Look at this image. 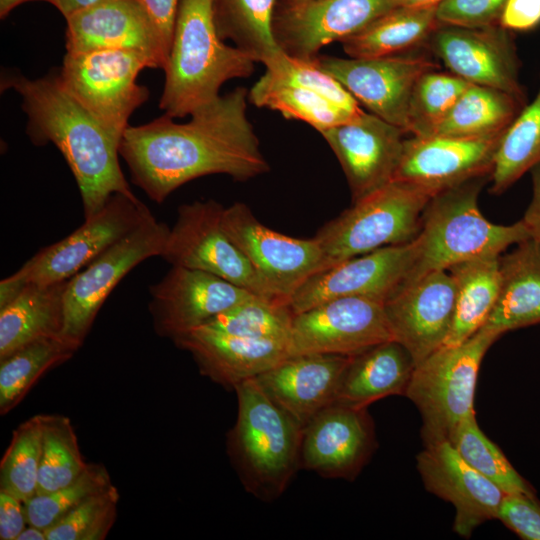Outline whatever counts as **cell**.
Returning a JSON list of instances; mask_svg holds the SVG:
<instances>
[{
  "instance_id": "53",
  "label": "cell",
  "mask_w": 540,
  "mask_h": 540,
  "mask_svg": "<svg viewBox=\"0 0 540 540\" xmlns=\"http://www.w3.org/2000/svg\"><path fill=\"white\" fill-rule=\"evenodd\" d=\"M29 1L41 0H0V17L5 18L14 8Z\"/></svg>"
},
{
  "instance_id": "15",
  "label": "cell",
  "mask_w": 540,
  "mask_h": 540,
  "mask_svg": "<svg viewBox=\"0 0 540 540\" xmlns=\"http://www.w3.org/2000/svg\"><path fill=\"white\" fill-rule=\"evenodd\" d=\"M416 259L415 239L345 260L306 280L290 297L294 314L328 300L363 297L384 301L410 275Z\"/></svg>"
},
{
  "instance_id": "39",
  "label": "cell",
  "mask_w": 540,
  "mask_h": 540,
  "mask_svg": "<svg viewBox=\"0 0 540 540\" xmlns=\"http://www.w3.org/2000/svg\"><path fill=\"white\" fill-rule=\"evenodd\" d=\"M458 454L505 494H535L534 488L508 461L477 424L475 413L465 417L448 440Z\"/></svg>"
},
{
  "instance_id": "33",
  "label": "cell",
  "mask_w": 540,
  "mask_h": 540,
  "mask_svg": "<svg viewBox=\"0 0 540 540\" xmlns=\"http://www.w3.org/2000/svg\"><path fill=\"white\" fill-rule=\"evenodd\" d=\"M248 98L257 107L278 111L287 119L303 121L319 133L363 112L348 111L314 91L279 82L266 73L251 87Z\"/></svg>"
},
{
  "instance_id": "12",
  "label": "cell",
  "mask_w": 540,
  "mask_h": 540,
  "mask_svg": "<svg viewBox=\"0 0 540 540\" xmlns=\"http://www.w3.org/2000/svg\"><path fill=\"white\" fill-rule=\"evenodd\" d=\"M224 208L212 199L180 205L161 257L172 266L206 271L257 295L276 298L224 231Z\"/></svg>"
},
{
  "instance_id": "21",
  "label": "cell",
  "mask_w": 540,
  "mask_h": 540,
  "mask_svg": "<svg viewBox=\"0 0 540 540\" xmlns=\"http://www.w3.org/2000/svg\"><path fill=\"white\" fill-rule=\"evenodd\" d=\"M399 0H315L275 11L274 36L287 54L312 59L328 44L358 33Z\"/></svg>"
},
{
  "instance_id": "43",
  "label": "cell",
  "mask_w": 540,
  "mask_h": 540,
  "mask_svg": "<svg viewBox=\"0 0 540 540\" xmlns=\"http://www.w3.org/2000/svg\"><path fill=\"white\" fill-rule=\"evenodd\" d=\"M119 493L111 484L47 528V540H103L117 516Z\"/></svg>"
},
{
  "instance_id": "11",
  "label": "cell",
  "mask_w": 540,
  "mask_h": 540,
  "mask_svg": "<svg viewBox=\"0 0 540 540\" xmlns=\"http://www.w3.org/2000/svg\"><path fill=\"white\" fill-rule=\"evenodd\" d=\"M221 223L276 298L289 302L306 280L325 269V257L315 237L301 239L276 232L263 225L244 203L225 207Z\"/></svg>"
},
{
  "instance_id": "51",
  "label": "cell",
  "mask_w": 540,
  "mask_h": 540,
  "mask_svg": "<svg viewBox=\"0 0 540 540\" xmlns=\"http://www.w3.org/2000/svg\"><path fill=\"white\" fill-rule=\"evenodd\" d=\"M55 6L66 18L111 0H41Z\"/></svg>"
},
{
  "instance_id": "5",
  "label": "cell",
  "mask_w": 540,
  "mask_h": 540,
  "mask_svg": "<svg viewBox=\"0 0 540 540\" xmlns=\"http://www.w3.org/2000/svg\"><path fill=\"white\" fill-rule=\"evenodd\" d=\"M485 178L465 182L431 198L415 238L414 266L405 282L470 259L500 256L508 247L530 239L522 220L502 225L483 216L478 197Z\"/></svg>"
},
{
  "instance_id": "1",
  "label": "cell",
  "mask_w": 540,
  "mask_h": 540,
  "mask_svg": "<svg viewBox=\"0 0 540 540\" xmlns=\"http://www.w3.org/2000/svg\"><path fill=\"white\" fill-rule=\"evenodd\" d=\"M249 91L237 87L194 111L186 123L163 116L129 126L120 142L132 182L163 202L196 178L225 174L246 181L270 170L247 115Z\"/></svg>"
},
{
  "instance_id": "22",
  "label": "cell",
  "mask_w": 540,
  "mask_h": 540,
  "mask_svg": "<svg viewBox=\"0 0 540 540\" xmlns=\"http://www.w3.org/2000/svg\"><path fill=\"white\" fill-rule=\"evenodd\" d=\"M320 134L341 165L353 202L393 181L406 139L402 128L363 111Z\"/></svg>"
},
{
  "instance_id": "10",
  "label": "cell",
  "mask_w": 540,
  "mask_h": 540,
  "mask_svg": "<svg viewBox=\"0 0 540 540\" xmlns=\"http://www.w3.org/2000/svg\"><path fill=\"white\" fill-rule=\"evenodd\" d=\"M152 217L135 195L114 194L100 211L65 238L39 250L11 277L24 285L66 281Z\"/></svg>"
},
{
  "instance_id": "46",
  "label": "cell",
  "mask_w": 540,
  "mask_h": 540,
  "mask_svg": "<svg viewBox=\"0 0 540 540\" xmlns=\"http://www.w3.org/2000/svg\"><path fill=\"white\" fill-rule=\"evenodd\" d=\"M496 519L524 540H540V501L535 494H505Z\"/></svg>"
},
{
  "instance_id": "48",
  "label": "cell",
  "mask_w": 540,
  "mask_h": 540,
  "mask_svg": "<svg viewBox=\"0 0 540 540\" xmlns=\"http://www.w3.org/2000/svg\"><path fill=\"white\" fill-rule=\"evenodd\" d=\"M500 25L509 31H529L540 25V0H507Z\"/></svg>"
},
{
  "instance_id": "32",
  "label": "cell",
  "mask_w": 540,
  "mask_h": 540,
  "mask_svg": "<svg viewBox=\"0 0 540 540\" xmlns=\"http://www.w3.org/2000/svg\"><path fill=\"white\" fill-rule=\"evenodd\" d=\"M524 105L504 91L471 84L433 135L477 138L500 134Z\"/></svg>"
},
{
  "instance_id": "9",
  "label": "cell",
  "mask_w": 540,
  "mask_h": 540,
  "mask_svg": "<svg viewBox=\"0 0 540 540\" xmlns=\"http://www.w3.org/2000/svg\"><path fill=\"white\" fill-rule=\"evenodd\" d=\"M170 228L150 218L67 280L63 336L83 345L103 303L135 266L161 256Z\"/></svg>"
},
{
  "instance_id": "25",
  "label": "cell",
  "mask_w": 540,
  "mask_h": 540,
  "mask_svg": "<svg viewBox=\"0 0 540 540\" xmlns=\"http://www.w3.org/2000/svg\"><path fill=\"white\" fill-rule=\"evenodd\" d=\"M351 356L288 355L255 379L266 394L302 427L336 401Z\"/></svg>"
},
{
  "instance_id": "38",
  "label": "cell",
  "mask_w": 540,
  "mask_h": 540,
  "mask_svg": "<svg viewBox=\"0 0 540 540\" xmlns=\"http://www.w3.org/2000/svg\"><path fill=\"white\" fill-rule=\"evenodd\" d=\"M41 420V457L36 495L67 486L87 466L70 419L63 415H41Z\"/></svg>"
},
{
  "instance_id": "40",
  "label": "cell",
  "mask_w": 540,
  "mask_h": 540,
  "mask_svg": "<svg viewBox=\"0 0 540 540\" xmlns=\"http://www.w3.org/2000/svg\"><path fill=\"white\" fill-rule=\"evenodd\" d=\"M471 83L438 69L424 73L409 100L406 133L432 136Z\"/></svg>"
},
{
  "instance_id": "8",
  "label": "cell",
  "mask_w": 540,
  "mask_h": 540,
  "mask_svg": "<svg viewBox=\"0 0 540 540\" xmlns=\"http://www.w3.org/2000/svg\"><path fill=\"white\" fill-rule=\"evenodd\" d=\"M153 60L138 51L102 49L66 52L59 77L71 95L104 127L122 139L133 112L149 98L137 83Z\"/></svg>"
},
{
  "instance_id": "30",
  "label": "cell",
  "mask_w": 540,
  "mask_h": 540,
  "mask_svg": "<svg viewBox=\"0 0 540 540\" xmlns=\"http://www.w3.org/2000/svg\"><path fill=\"white\" fill-rule=\"evenodd\" d=\"M436 8L396 6L342 40L343 50L351 58H374L403 54L425 45L442 25Z\"/></svg>"
},
{
  "instance_id": "7",
  "label": "cell",
  "mask_w": 540,
  "mask_h": 540,
  "mask_svg": "<svg viewBox=\"0 0 540 540\" xmlns=\"http://www.w3.org/2000/svg\"><path fill=\"white\" fill-rule=\"evenodd\" d=\"M499 337L481 328L458 345L440 347L416 365L404 396L420 412L424 446L448 441L457 425L475 413L480 365Z\"/></svg>"
},
{
  "instance_id": "37",
  "label": "cell",
  "mask_w": 540,
  "mask_h": 540,
  "mask_svg": "<svg viewBox=\"0 0 540 540\" xmlns=\"http://www.w3.org/2000/svg\"><path fill=\"white\" fill-rule=\"evenodd\" d=\"M294 315L289 302L254 295L203 326L227 335L288 341Z\"/></svg>"
},
{
  "instance_id": "17",
  "label": "cell",
  "mask_w": 540,
  "mask_h": 540,
  "mask_svg": "<svg viewBox=\"0 0 540 540\" xmlns=\"http://www.w3.org/2000/svg\"><path fill=\"white\" fill-rule=\"evenodd\" d=\"M425 45L452 74L471 84L504 91L525 104L515 45L510 31L501 25H441Z\"/></svg>"
},
{
  "instance_id": "26",
  "label": "cell",
  "mask_w": 540,
  "mask_h": 540,
  "mask_svg": "<svg viewBox=\"0 0 540 540\" xmlns=\"http://www.w3.org/2000/svg\"><path fill=\"white\" fill-rule=\"evenodd\" d=\"M174 342L193 355L204 375L233 389L289 355L287 340L227 335L204 326L177 337Z\"/></svg>"
},
{
  "instance_id": "29",
  "label": "cell",
  "mask_w": 540,
  "mask_h": 540,
  "mask_svg": "<svg viewBox=\"0 0 540 540\" xmlns=\"http://www.w3.org/2000/svg\"><path fill=\"white\" fill-rule=\"evenodd\" d=\"M66 285L28 283L0 308V360L34 341L63 336Z\"/></svg>"
},
{
  "instance_id": "16",
  "label": "cell",
  "mask_w": 540,
  "mask_h": 540,
  "mask_svg": "<svg viewBox=\"0 0 540 540\" xmlns=\"http://www.w3.org/2000/svg\"><path fill=\"white\" fill-rule=\"evenodd\" d=\"M503 133L477 138L432 135L405 139L393 181L413 185L434 197L490 176Z\"/></svg>"
},
{
  "instance_id": "2",
  "label": "cell",
  "mask_w": 540,
  "mask_h": 540,
  "mask_svg": "<svg viewBox=\"0 0 540 540\" xmlns=\"http://www.w3.org/2000/svg\"><path fill=\"white\" fill-rule=\"evenodd\" d=\"M1 90L13 89L27 115V134L37 145L54 144L78 185L84 219L114 194L134 195L121 170V139L104 127L66 89L59 74L29 79L4 72Z\"/></svg>"
},
{
  "instance_id": "50",
  "label": "cell",
  "mask_w": 540,
  "mask_h": 540,
  "mask_svg": "<svg viewBox=\"0 0 540 540\" xmlns=\"http://www.w3.org/2000/svg\"><path fill=\"white\" fill-rule=\"evenodd\" d=\"M529 172L532 180V197L521 220L529 238L540 246V162Z\"/></svg>"
},
{
  "instance_id": "47",
  "label": "cell",
  "mask_w": 540,
  "mask_h": 540,
  "mask_svg": "<svg viewBox=\"0 0 540 540\" xmlns=\"http://www.w3.org/2000/svg\"><path fill=\"white\" fill-rule=\"evenodd\" d=\"M169 55L180 0H137Z\"/></svg>"
},
{
  "instance_id": "31",
  "label": "cell",
  "mask_w": 540,
  "mask_h": 540,
  "mask_svg": "<svg viewBox=\"0 0 540 540\" xmlns=\"http://www.w3.org/2000/svg\"><path fill=\"white\" fill-rule=\"evenodd\" d=\"M500 256L478 257L448 269L455 283V310L443 346L464 342L486 323L498 295Z\"/></svg>"
},
{
  "instance_id": "35",
  "label": "cell",
  "mask_w": 540,
  "mask_h": 540,
  "mask_svg": "<svg viewBox=\"0 0 540 540\" xmlns=\"http://www.w3.org/2000/svg\"><path fill=\"white\" fill-rule=\"evenodd\" d=\"M276 8L277 0H213L221 38L230 39L261 63L281 50L273 29Z\"/></svg>"
},
{
  "instance_id": "54",
  "label": "cell",
  "mask_w": 540,
  "mask_h": 540,
  "mask_svg": "<svg viewBox=\"0 0 540 540\" xmlns=\"http://www.w3.org/2000/svg\"><path fill=\"white\" fill-rule=\"evenodd\" d=\"M444 0H399L400 6L407 7H427V6H437Z\"/></svg>"
},
{
  "instance_id": "45",
  "label": "cell",
  "mask_w": 540,
  "mask_h": 540,
  "mask_svg": "<svg viewBox=\"0 0 540 540\" xmlns=\"http://www.w3.org/2000/svg\"><path fill=\"white\" fill-rule=\"evenodd\" d=\"M507 0H444L436 16L442 25L486 28L500 25Z\"/></svg>"
},
{
  "instance_id": "14",
  "label": "cell",
  "mask_w": 540,
  "mask_h": 540,
  "mask_svg": "<svg viewBox=\"0 0 540 540\" xmlns=\"http://www.w3.org/2000/svg\"><path fill=\"white\" fill-rule=\"evenodd\" d=\"M318 64L334 77L370 113L406 132L413 88L438 64L424 54L403 53L374 58L317 55Z\"/></svg>"
},
{
  "instance_id": "18",
  "label": "cell",
  "mask_w": 540,
  "mask_h": 540,
  "mask_svg": "<svg viewBox=\"0 0 540 540\" xmlns=\"http://www.w3.org/2000/svg\"><path fill=\"white\" fill-rule=\"evenodd\" d=\"M150 294L155 331L173 340L257 295L212 273L180 266H172Z\"/></svg>"
},
{
  "instance_id": "27",
  "label": "cell",
  "mask_w": 540,
  "mask_h": 540,
  "mask_svg": "<svg viewBox=\"0 0 540 540\" xmlns=\"http://www.w3.org/2000/svg\"><path fill=\"white\" fill-rule=\"evenodd\" d=\"M499 290L482 328L499 336L540 324V246L531 239L499 259Z\"/></svg>"
},
{
  "instance_id": "52",
  "label": "cell",
  "mask_w": 540,
  "mask_h": 540,
  "mask_svg": "<svg viewBox=\"0 0 540 540\" xmlns=\"http://www.w3.org/2000/svg\"><path fill=\"white\" fill-rule=\"evenodd\" d=\"M17 540H47L45 529L27 524L21 531Z\"/></svg>"
},
{
  "instance_id": "19",
  "label": "cell",
  "mask_w": 540,
  "mask_h": 540,
  "mask_svg": "<svg viewBox=\"0 0 540 540\" xmlns=\"http://www.w3.org/2000/svg\"><path fill=\"white\" fill-rule=\"evenodd\" d=\"M394 340L418 365L443 346L452 326L455 283L448 270L403 283L383 303Z\"/></svg>"
},
{
  "instance_id": "42",
  "label": "cell",
  "mask_w": 540,
  "mask_h": 540,
  "mask_svg": "<svg viewBox=\"0 0 540 540\" xmlns=\"http://www.w3.org/2000/svg\"><path fill=\"white\" fill-rule=\"evenodd\" d=\"M112 484L104 465L87 463L70 484L24 502L28 524L47 529L90 496Z\"/></svg>"
},
{
  "instance_id": "34",
  "label": "cell",
  "mask_w": 540,
  "mask_h": 540,
  "mask_svg": "<svg viewBox=\"0 0 540 540\" xmlns=\"http://www.w3.org/2000/svg\"><path fill=\"white\" fill-rule=\"evenodd\" d=\"M79 349L64 336L34 341L0 360V413L7 414L50 369Z\"/></svg>"
},
{
  "instance_id": "4",
  "label": "cell",
  "mask_w": 540,
  "mask_h": 540,
  "mask_svg": "<svg viewBox=\"0 0 540 540\" xmlns=\"http://www.w3.org/2000/svg\"><path fill=\"white\" fill-rule=\"evenodd\" d=\"M238 414L228 453L247 491L264 500L280 496L300 468L303 427L279 407L258 381L235 386Z\"/></svg>"
},
{
  "instance_id": "44",
  "label": "cell",
  "mask_w": 540,
  "mask_h": 540,
  "mask_svg": "<svg viewBox=\"0 0 540 540\" xmlns=\"http://www.w3.org/2000/svg\"><path fill=\"white\" fill-rule=\"evenodd\" d=\"M263 64L265 73L274 80L314 91L353 113L363 111L358 101L334 77L322 70L316 57L298 58L281 49Z\"/></svg>"
},
{
  "instance_id": "3",
  "label": "cell",
  "mask_w": 540,
  "mask_h": 540,
  "mask_svg": "<svg viewBox=\"0 0 540 540\" xmlns=\"http://www.w3.org/2000/svg\"><path fill=\"white\" fill-rule=\"evenodd\" d=\"M257 62L223 41L213 0H180L159 107L172 118L191 115L215 101L225 82L249 77Z\"/></svg>"
},
{
  "instance_id": "41",
  "label": "cell",
  "mask_w": 540,
  "mask_h": 540,
  "mask_svg": "<svg viewBox=\"0 0 540 540\" xmlns=\"http://www.w3.org/2000/svg\"><path fill=\"white\" fill-rule=\"evenodd\" d=\"M41 440V415L29 418L14 430L0 462V490L23 502L37 494Z\"/></svg>"
},
{
  "instance_id": "49",
  "label": "cell",
  "mask_w": 540,
  "mask_h": 540,
  "mask_svg": "<svg viewBox=\"0 0 540 540\" xmlns=\"http://www.w3.org/2000/svg\"><path fill=\"white\" fill-rule=\"evenodd\" d=\"M27 524L24 502L0 490V539L17 540Z\"/></svg>"
},
{
  "instance_id": "23",
  "label": "cell",
  "mask_w": 540,
  "mask_h": 540,
  "mask_svg": "<svg viewBox=\"0 0 540 540\" xmlns=\"http://www.w3.org/2000/svg\"><path fill=\"white\" fill-rule=\"evenodd\" d=\"M416 467L425 488L455 508L453 530L469 538L484 522L496 519L505 493L471 467L445 440L424 446Z\"/></svg>"
},
{
  "instance_id": "24",
  "label": "cell",
  "mask_w": 540,
  "mask_h": 540,
  "mask_svg": "<svg viewBox=\"0 0 540 540\" xmlns=\"http://www.w3.org/2000/svg\"><path fill=\"white\" fill-rule=\"evenodd\" d=\"M66 52L134 50L164 69L168 53L137 0H111L66 18Z\"/></svg>"
},
{
  "instance_id": "20",
  "label": "cell",
  "mask_w": 540,
  "mask_h": 540,
  "mask_svg": "<svg viewBox=\"0 0 540 540\" xmlns=\"http://www.w3.org/2000/svg\"><path fill=\"white\" fill-rule=\"evenodd\" d=\"M375 448L374 422L367 408L334 402L303 427L300 468L353 480Z\"/></svg>"
},
{
  "instance_id": "13",
  "label": "cell",
  "mask_w": 540,
  "mask_h": 540,
  "mask_svg": "<svg viewBox=\"0 0 540 540\" xmlns=\"http://www.w3.org/2000/svg\"><path fill=\"white\" fill-rule=\"evenodd\" d=\"M392 339L382 302L342 297L294 315L288 353L354 356Z\"/></svg>"
},
{
  "instance_id": "55",
  "label": "cell",
  "mask_w": 540,
  "mask_h": 540,
  "mask_svg": "<svg viewBox=\"0 0 540 540\" xmlns=\"http://www.w3.org/2000/svg\"><path fill=\"white\" fill-rule=\"evenodd\" d=\"M310 1H315V0H285L286 3H290V4H300V3L310 2Z\"/></svg>"
},
{
  "instance_id": "28",
  "label": "cell",
  "mask_w": 540,
  "mask_h": 540,
  "mask_svg": "<svg viewBox=\"0 0 540 540\" xmlns=\"http://www.w3.org/2000/svg\"><path fill=\"white\" fill-rule=\"evenodd\" d=\"M415 361L410 352L392 339L351 356L340 380L336 401L367 408L391 395H404Z\"/></svg>"
},
{
  "instance_id": "6",
  "label": "cell",
  "mask_w": 540,
  "mask_h": 540,
  "mask_svg": "<svg viewBox=\"0 0 540 540\" xmlns=\"http://www.w3.org/2000/svg\"><path fill=\"white\" fill-rule=\"evenodd\" d=\"M432 197L413 185L391 181L354 201L314 236L323 251L325 269L386 246L413 241Z\"/></svg>"
},
{
  "instance_id": "36",
  "label": "cell",
  "mask_w": 540,
  "mask_h": 540,
  "mask_svg": "<svg viewBox=\"0 0 540 540\" xmlns=\"http://www.w3.org/2000/svg\"><path fill=\"white\" fill-rule=\"evenodd\" d=\"M540 162V86L503 133L490 174L493 194H502Z\"/></svg>"
}]
</instances>
